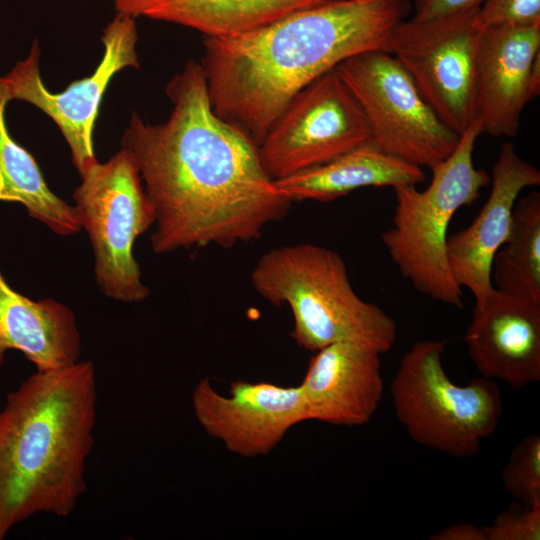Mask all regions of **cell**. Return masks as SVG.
I'll return each instance as SVG.
<instances>
[{
	"mask_svg": "<svg viewBox=\"0 0 540 540\" xmlns=\"http://www.w3.org/2000/svg\"><path fill=\"white\" fill-rule=\"evenodd\" d=\"M166 94L169 119L150 124L132 113L121 141L154 209L153 251L259 239L293 202L265 172L258 146L214 113L200 63L187 62Z\"/></svg>",
	"mask_w": 540,
	"mask_h": 540,
	"instance_id": "cell-1",
	"label": "cell"
},
{
	"mask_svg": "<svg viewBox=\"0 0 540 540\" xmlns=\"http://www.w3.org/2000/svg\"><path fill=\"white\" fill-rule=\"evenodd\" d=\"M409 0H330L257 30L203 41L214 113L257 146L288 102L343 60L386 51Z\"/></svg>",
	"mask_w": 540,
	"mask_h": 540,
	"instance_id": "cell-2",
	"label": "cell"
},
{
	"mask_svg": "<svg viewBox=\"0 0 540 540\" xmlns=\"http://www.w3.org/2000/svg\"><path fill=\"white\" fill-rule=\"evenodd\" d=\"M97 385L90 360L37 371L0 411V540L39 514L67 517L86 491Z\"/></svg>",
	"mask_w": 540,
	"mask_h": 540,
	"instance_id": "cell-3",
	"label": "cell"
},
{
	"mask_svg": "<svg viewBox=\"0 0 540 540\" xmlns=\"http://www.w3.org/2000/svg\"><path fill=\"white\" fill-rule=\"evenodd\" d=\"M255 291L292 312V338L316 352L350 343L383 354L394 345L397 326L378 305L354 291L341 255L324 246L299 243L265 252L251 272Z\"/></svg>",
	"mask_w": 540,
	"mask_h": 540,
	"instance_id": "cell-4",
	"label": "cell"
},
{
	"mask_svg": "<svg viewBox=\"0 0 540 540\" xmlns=\"http://www.w3.org/2000/svg\"><path fill=\"white\" fill-rule=\"evenodd\" d=\"M481 134L479 122L473 120L454 152L430 168L432 179L424 191L416 186L393 188V225L382 234L403 278L423 295L459 309L464 306L463 291L448 263V228L456 212L476 201L491 180L473 163L474 145Z\"/></svg>",
	"mask_w": 540,
	"mask_h": 540,
	"instance_id": "cell-5",
	"label": "cell"
},
{
	"mask_svg": "<svg viewBox=\"0 0 540 540\" xmlns=\"http://www.w3.org/2000/svg\"><path fill=\"white\" fill-rule=\"evenodd\" d=\"M445 347V341H416L402 356L390 384L393 406L414 442L452 457H474L498 428L501 391L484 377L453 383L443 366Z\"/></svg>",
	"mask_w": 540,
	"mask_h": 540,
	"instance_id": "cell-6",
	"label": "cell"
},
{
	"mask_svg": "<svg viewBox=\"0 0 540 540\" xmlns=\"http://www.w3.org/2000/svg\"><path fill=\"white\" fill-rule=\"evenodd\" d=\"M73 192L81 227L94 254L95 280L110 299L138 303L150 295L134 257L136 239L153 227V206L132 154L121 148L81 175Z\"/></svg>",
	"mask_w": 540,
	"mask_h": 540,
	"instance_id": "cell-7",
	"label": "cell"
},
{
	"mask_svg": "<svg viewBox=\"0 0 540 540\" xmlns=\"http://www.w3.org/2000/svg\"><path fill=\"white\" fill-rule=\"evenodd\" d=\"M335 69L364 112L380 150L421 168H432L454 152L461 135L437 117L393 55L365 51Z\"/></svg>",
	"mask_w": 540,
	"mask_h": 540,
	"instance_id": "cell-8",
	"label": "cell"
},
{
	"mask_svg": "<svg viewBox=\"0 0 540 540\" xmlns=\"http://www.w3.org/2000/svg\"><path fill=\"white\" fill-rule=\"evenodd\" d=\"M372 142L367 119L336 69L300 90L258 146L272 180L327 163Z\"/></svg>",
	"mask_w": 540,
	"mask_h": 540,
	"instance_id": "cell-9",
	"label": "cell"
},
{
	"mask_svg": "<svg viewBox=\"0 0 540 540\" xmlns=\"http://www.w3.org/2000/svg\"><path fill=\"white\" fill-rule=\"evenodd\" d=\"M478 10L427 21L403 20L386 48L437 117L459 135L474 120Z\"/></svg>",
	"mask_w": 540,
	"mask_h": 540,
	"instance_id": "cell-10",
	"label": "cell"
},
{
	"mask_svg": "<svg viewBox=\"0 0 540 540\" xmlns=\"http://www.w3.org/2000/svg\"><path fill=\"white\" fill-rule=\"evenodd\" d=\"M138 39L135 17L117 12L104 29V53L95 71L52 93L44 85L39 71L40 50L34 42L29 56L16 63L2 77L10 101H26L48 115L59 127L69 145L72 161L81 175L97 162L93 132L102 97L112 77L126 67L139 68L136 53Z\"/></svg>",
	"mask_w": 540,
	"mask_h": 540,
	"instance_id": "cell-11",
	"label": "cell"
},
{
	"mask_svg": "<svg viewBox=\"0 0 540 540\" xmlns=\"http://www.w3.org/2000/svg\"><path fill=\"white\" fill-rule=\"evenodd\" d=\"M230 395L219 394L208 378L192 394L202 428L242 457L269 454L296 424L309 420L300 386L270 382H232Z\"/></svg>",
	"mask_w": 540,
	"mask_h": 540,
	"instance_id": "cell-12",
	"label": "cell"
},
{
	"mask_svg": "<svg viewBox=\"0 0 540 540\" xmlns=\"http://www.w3.org/2000/svg\"><path fill=\"white\" fill-rule=\"evenodd\" d=\"M540 93V26L481 30L474 74V120L481 133L514 137L526 104Z\"/></svg>",
	"mask_w": 540,
	"mask_h": 540,
	"instance_id": "cell-13",
	"label": "cell"
},
{
	"mask_svg": "<svg viewBox=\"0 0 540 540\" xmlns=\"http://www.w3.org/2000/svg\"><path fill=\"white\" fill-rule=\"evenodd\" d=\"M490 182V195L472 223L447 239L451 273L461 288L473 294L476 306L482 305L494 290L493 257L510 233L519 194L540 184V171L521 158L512 143L506 142L492 168Z\"/></svg>",
	"mask_w": 540,
	"mask_h": 540,
	"instance_id": "cell-14",
	"label": "cell"
},
{
	"mask_svg": "<svg viewBox=\"0 0 540 540\" xmlns=\"http://www.w3.org/2000/svg\"><path fill=\"white\" fill-rule=\"evenodd\" d=\"M464 339L482 377L517 389L540 380V303L494 289L475 305Z\"/></svg>",
	"mask_w": 540,
	"mask_h": 540,
	"instance_id": "cell-15",
	"label": "cell"
},
{
	"mask_svg": "<svg viewBox=\"0 0 540 540\" xmlns=\"http://www.w3.org/2000/svg\"><path fill=\"white\" fill-rule=\"evenodd\" d=\"M380 355L350 343L316 351L299 385L309 420L336 426L367 424L384 392Z\"/></svg>",
	"mask_w": 540,
	"mask_h": 540,
	"instance_id": "cell-16",
	"label": "cell"
},
{
	"mask_svg": "<svg viewBox=\"0 0 540 540\" xmlns=\"http://www.w3.org/2000/svg\"><path fill=\"white\" fill-rule=\"evenodd\" d=\"M8 350L21 352L37 371L56 370L79 361L81 335L69 307L22 295L0 270V367Z\"/></svg>",
	"mask_w": 540,
	"mask_h": 540,
	"instance_id": "cell-17",
	"label": "cell"
},
{
	"mask_svg": "<svg viewBox=\"0 0 540 540\" xmlns=\"http://www.w3.org/2000/svg\"><path fill=\"white\" fill-rule=\"evenodd\" d=\"M425 179L421 167L387 154L369 142L274 183L292 202H330L360 188L416 186Z\"/></svg>",
	"mask_w": 540,
	"mask_h": 540,
	"instance_id": "cell-18",
	"label": "cell"
},
{
	"mask_svg": "<svg viewBox=\"0 0 540 540\" xmlns=\"http://www.w3.org/2000/svg\"><path fill=\"white\" fill-rule=\"evenodd\" d=\"M330 0H152L141 15L226 38L267 26L298 10Z\"/></svg>",
	"mask_w": 540,
	"mask_h": 540,
	"instance_id": "cell-19",
	"label": "cell"
},
{
	"mask_svg": "<svg viewBox=\"0 0 540 540\" xmlns=\"http://www.w3.org/2000/svg\"><path fill=\"white\" fill-rule=\"evenodd\" d=\"M9 101L0 77V202L22 204L30 217L58 235L78 233L82 227L74 205L52 192L34 157L10 136L5 122Z\"/></svg>",
	"mask_w": 540,
	"mask_h": 540,
	"instance_id": "cell-20",
	"label": "cell"
},
{
	"mask_svg": "<svg viewBox=\"0 0 540 540\" xmlns=\"http://www.w3.org/2000/svg\"><path fill=\"white\" fill-rule=\"evenodd\" d=\"M491 282L497 291L540 303V193L516 201L505 243L491 264Z\"/></svg>",
	"mask_w": 540,
	"mask_h": 540,
	"instance_id": "cell-21",
	"label": "cell"
},
{
	"mask_svg": "<svg viewBox=\"0 0 540 540\" xmlns=\"http://www.w3.org/2000/svg\"><path fill=\"white\" fill-rule=\"evenodd\" d=\"M504 488L520 504L540 503V437L532 434L512 449L501 472Z\"/></svg>",
	"mask_w": 540,
	"mask_h": 540,
	"instance_id": "cell-22",
	"label": "cell"
},
{
	"mask_svg": "<svg viewBox=\"0 0 540 540\" xmlns=\"http://www.w3.org/2000/svg\"><path fill=\"white\" fill-rule=\"evenodd\" d=\"M484 531L487 540H539L540 503L531 507L513 503Z\"/></svg>",
	"mask_w": 540,
	"mask_h": 540,
	"instance_id": "cell-23",
	"label": "cell"
},
{
	"mask_svg": "<svg viewBox=\"0 0 540 540\" xmlns=\"http://www.w3.org/2000/svg\"><path fill=\"white\" fill-rule=\"evenodd\" d=\"M477 26H540V0H485L477 13Z\"/></svg>",
	"mask_w": 540,
	"mask_h": 540,
	"instance_id": "cell-24",
	"label": "cell"
},
{
	"mask_svg": "<svg viewBox=\"0 0 540 540\" xmlns=\"http://www.w3.org/2000/svg\"><path fill=\"white\" fill-rule=\"evenodd\" d=\"M485 0H414V17L427 21L480 8Z\"/></svg>",
	"mask_w": 540,
	"mask_h": 540,
	"instance_id": "cell-25",
	"label": "cell"
},
{
	"mask_svg": "<svg viewBox=\"0 0 540 540\" xmlns=\"http://www.w3.org/2000/svg\"><path fill=\"white\" fill-rule=\"evenodd\" d=\"M431 540H487L484 527L470 523H459L448 526L431 535Z\"/></svg>",
	"mask_w": 540,
	"mask_h": 540,
	"instance_id": "cell-26",
	"label": "cell"
},
{
	"mask_svg": "<svg viewBox=\"0 0 540 540\" xmlns=\"http://www.w3.org/2000/svg\"><path fill=\"white\" fill-rule=\"evenodd\" d=\"M152 0H115L117 12L128 13L134 17L142 14V11Z\"/></svg>",
	"mask_w": 540,
	"mask_h": 540,
	"instance_id": "cell-27",
	"label": "cell"
}]
</instances>
